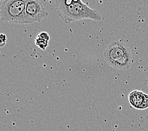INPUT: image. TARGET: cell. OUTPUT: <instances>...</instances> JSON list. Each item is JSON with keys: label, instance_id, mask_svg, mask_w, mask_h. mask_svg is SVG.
Returning <instances> with one entry per match:
<instances>
[{"label": "cell", "instance_id": "3", "mask_svg": "<svg viewBox=\"0 0 148 131\" xmlns=\"http://www.w3.org/2000/svg\"><path fill=\"white\" fill-rule=\"evenodd\" d=\"M27 0H5L1 6V19L13 24H29L25 16Z\"/></svg>", "mask_w": 148, "mask_h": 131}, {"label": "cell", "instance_id": "2", "mask_svg": "<svg viewBox=\"0 0 148 131\" xmlns=\"http://www.w3.org/2000/svg\"><path fill=\"white\" fill-rule=\"evenodd\" d=\"M104 58L109 65L119 70H127L132 61L130 49L122 40L112 42L105 49Z\"/></svg>", "mask_w": 148, "mask_h": 131}, {"label": "cell", "instance_id": "5", "mask_svg": "<svg viewBox=\"0 0 148 131\" xmlns=\"http://www.w3.org/2000/svg\"><path fill=\"white\" fill-rule=\"evenodd\" d=\"M130 105L137 110H145L148 108V95L139 90H134L129 95Z\"/></svg>", "mask_w": 148, "mask_h": 131}, {"label": "cell", "instance_id": "6", "mask_svg": "<svg viewBox=\"0 0 148 131\" xmlns=\"http://www.w3.org/2000/svg\"><path fill=\"white\" fill-rule=\"evenodd\" d=\"M35 44H36L38 47H39L42 50L44 51L48 47L49 41L37 36L36 39H35Z\"/></svg>", "mask_w": 148, "mask_h": 131}, {"label": "cell", "instance_id": "7", "mask_svg": "<svg viewBox=\"0 0 148 131\" xmlns=\"http://www.w3.org/2000/svg\"><path fill=\"white\" fill-rule=\"evenodd\" d=\"M80 0H56V3L65 6H69L74 3L78 2Z\"/></svg>", "mask_w": 148, "mask_h": 131}, {"label": "cell", "instance_id": "4", "mask_svg": "<svg viewBox=\"0 0 148 131\" xmlns=\"http://www.w3.org/2000/svg\"><path fill=\"white\" fill-rule=\"evenodd\" d=\"M48 15V12L40 0H27L25 16L28 23L40 22Z\"/></svg>", "mask_w": 148, "mask_h": 131}, {"label": "cell", "instance_id": "8", "mask_svg": "<svg viewBox=\"0 0 148 131\" xmlns=\"http://www.w3.org/2000/svg\"><path fill=\"white\" fill-rule=\"evenodd\" d=\"M37 36L42 38H43V39L47 40L49 42V40H50V35H49V34L47 32H40L38 34Z\"/></svg>", "mask_w": 148, "mask_h": 131}, {"label": "cell", "instance_id": "9", "mask_svg": "<svg viewBox=\"0 0 148 131\" xmlns=\"http://www.w3.org/2000/svg\"><path fill=\"white\" fill-rule=\"evenodd\" d=\"M6 42V35L5 34H1V42H0V47H4Z\"/></svg>", "mask_w": 148, "mask_h": 131}, {"label": "cell", "instance_id": "1", "mask_svg": "<svg viewBox=\"0 0 148 131\" xmlns=\"http://www.w3.org/2000/svg\"><path fill=\"white\" fill-rule=\"evenodd\" d=\"M56 8L60 19L65 23H70L84 19H90L97 22L101 20V16L96 10L90 8L82 0L65 6L56 2Z\"/></svg>", "mask_w": 148, "mask_h": 131}]
</instances>
